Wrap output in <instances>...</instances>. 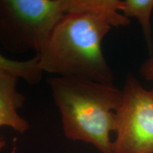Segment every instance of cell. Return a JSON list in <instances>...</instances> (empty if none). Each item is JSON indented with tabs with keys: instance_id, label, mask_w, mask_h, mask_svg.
<instances>
[{
	"instance_id": "3",
	"label": "cell",
	"mask_w": 153,
	"mask_h": 153,
	"mask_svg": "<svg viewBox=\"0 0 153 153\" xmlns=\"http://www.w3.org/2000/svg\"><path fill=\"white\" fill-rule=\"evenodd\" d=\"M68 14V0H0V42L14 54L41 50Z\"/></svg>"
},
{
	"instance_id": "8",
	"label": "cell",
	"mask_w": 153,
	"mask_h": 153,
	"mask_svg": "<svg viewBox=\"0 0 153 153\" xmlns=\"http://www.w3.org/2000/svg\"><path fill=\"white\" fill-rule=\"evenodd\" d=\"M0 70L13 73L30 85L39 83L43 74L38 66L37 54L28 60L16 61L7 58L0 53Z\"/></svg>"
},
{
	"instance_id": "1",
	"label": "cell",
	"mask_w": 153,
	"mask_h": 153,
	"mask_svg": "<svg viewBox=\"0 0 153 153\" xmlns=\"http://www.w3.org/2000/svg\"><path fill=\"white\" fill-rule=\"evenodd\" d=\"M112 27L101 15L65 14L37 53L38 66L55 76L113 84L114 72L102 51L103 40Z\"/></svg>"
},
{
	"instance_id": "9",
	"label": "cell",
	"mask_w": 153,
	"mask_h": 153,
	"mask_svg": "<svg viewBox=\"0 0 153 153\" xmlns=\"http://www.w3.org/2000/svg\"><path fill=\"white\" fill-rule=\"evenodd\" d=\"M140 74L147 81H153V52L140 65Z\"/></svg>"
},
{
	"instance_id": "10",
	"label": "cell",
	"mask_w": 153,
	"mask_h": 153,
	"mask_svg": "<svg viewBox=\"0 0 153 153\" xmlns=\"http://www.w3.org/2000/svg\"><path fill=\"white\" fill-rule=\"evenodd\" d=\"M6 145V141L4 140V139L2 138L1 137H0V152L2 149L4 148V146Z\"/></svg>"
},
{
	"instance_id": "5",
	"label": "cell",
	"mask_w": 153,
	"mask_h": 153,
	"mask_svg": "<svg viewBox=\"0 0 153 153\" xmlns=\"http://www.w3.org/2000/svg\"><path fill=\"white\" fill-rule=\"evenodd\" d=\"M19 79L13 73L0 70V128L7 126L24 134L30 126L18 113L26 100V97L17 89Z\"/></svg>"
},
{
	"instance_id": "2",
	"label": "cell",
	"mask_w": 153,
	"mask_h": 153,
	"mask_svg": "<svg viewBox=\"0 0 153 153\" xmlns=\"http://www.w3.org/2000/svg\"><path fill=\"white\" fill-rule=\"evenodd\" d=\"M48 83L65 136L89 143L101 153H114L111 133L121 104V89L114 83L79 78L54 76Z\"/></svg>"
},
{
	"instance_id": "7",
	"label": "cell",
	"mask_w": 153,
	"mask_h": 153,
	"mask_svg": "<svg viewBox=\"0 0 153 153\" xmlns=\"http://www.w3.org/2000/svg\"><path fill=\"white\" fill-rule=\"evenodd\" d=\"M152 11L153 0H122L120 12L127 18H135L139 22L150 55L153 52Z\"/></svg>"
},
{
	"instance_id": "4",
	"label": "cell",
	"mask_w": 153,
	"mask_h": 153,
	"mask_svg": "<svg viewBox=\"0 0 153 153\" xmlns=\"http://www.w3.org/2000/svg\"><path fill=\"white\" fill-rule=\"evenodd\" d=\"M121 104L116 112L114 153H153V88L126 75Z\"/></svg>"
},
{
	"instance_id": "6",
	"label": "cell",
	"mask_w": 153,
	"mask_h": 153,
	"mask_svg": "<svg viewBox=\"0 0 153 153\" xmlns=\"http://www.w3.org/2000/svg\"><path fill=\"white\" fill-rule=\"evenodd\" d=\"M122 0H68L69 13H89L106 17L113 27H125L130 19L120 12Z\"/></svg>"
}]
</instances>
